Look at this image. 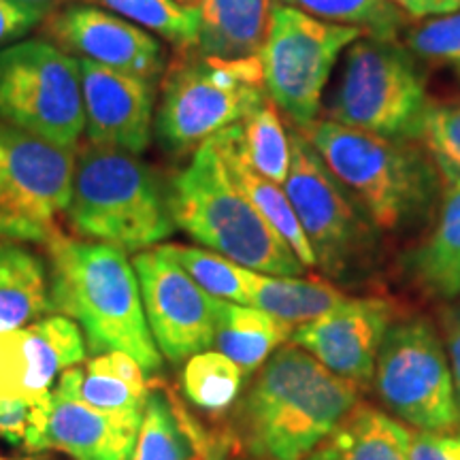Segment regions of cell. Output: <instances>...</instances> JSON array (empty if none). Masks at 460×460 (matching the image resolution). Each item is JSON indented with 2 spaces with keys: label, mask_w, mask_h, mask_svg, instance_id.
Here are the masks:
<instances>
[{
  "label": "cell",
  "mask_w": 460,
  "mask_h": 460,
  "mask_svg": "<svg viewBox=\"0 0 460 460\" xmlns=\"http://www.w3.org/2000/svg\"><path fill=\"white\" fill-rule=\"evenodd\" d=\"M84 358V335L66 315L0 332V401H45L56 379Z\"/></svg>",
  "instance_id": "cell-18"
},
{
  "label": "cell",
  "mask_w": 460,
  "mask_h": 460,
  "mask_svg": "<svg viewBox=\"0 0 460 460\" xmlns=\"http://www.w3.org/2000/svg\"><path fill=\"white\" fill-rule=\"evenodd\" d=\"M345 295L322 279L279 278L250 271L247 278V305L275 315L286 324H307L331 312Z\"/></svg>",
  "instance_id": "cell-26"
},
{
  "label": "cell",
  "mask_w": 460,
  "mask_h": 460,
  "mask_svg": "<svg viewBox=\"0 0 460 460\" xmlns=\"http://www.w3.org/2000/svg\"><path fill=\"white\" fill-rule=\"evenodd\" d=\"M39 405L41 401H0V439L24 447L31 429L34 427Z\"/></svg>",
  "instance_id": "cell-37"
},
{
  "label": "cell",
  "mask_w": 460,
  "mask_h": 460,
  "mask_svg": "<svg viewBox=\"0 0 460 460\" xmlns=\"http://www.w3.org/2000/svg\"><path fill=\"white\" fill-rule=\"evenodd\" d=\"M124 17L143 31L158 34L177 49L197 48L199 9L181 7L175 0H85Z\"/></svg>",
  "instance_id": "cell-31"
},
{
  "label": "cell",
  "mask_w": 460,
  "mask_h": 460,
  "mask_svg": "<svg viewBox=\"0 0 460 460\" xmlns=\"http://www.w3.org/2000/svg\"><path fill=\"white\" fill-rule=\"evenodd\" d=\"M410 460H460V427L411 433Z\"/></svg>",
  "instance_id": "cell-36"
},
{
  "label": "cell",
  "mask_w": 460,
  "mask_h": 460,
  "mask_svg": "<svg viewBox=\"0 0 460 460\" xmlns=\"http://www.w3.org/2000/svg\"><path fill=\"white\" fill-rule=\"evenodd\" d=\"M279 4L295 7L329 24L358 28L365 37L382 41H396V37L410 28V15L388 0H279Z\"/></svg>",
  "instance_id": "cell-30"
},
{
  "label": "cell",
  "mask_w": 460,
  "mask_h": 460,
  "mask_svg": "<svg viewBox=\"0 0 460 460\" xmlns=\"http://www.w3.org/2000/svg\"><path fill=\"white\" fill-rule=\"evenodd\" d=\"M0 119L77 149L85 128L77 58L45 39L0 49Z\"/></svg>",
  "instance_id": "cell-8"
},
{
  "label": "cell",
  "mask_w": 460,
  "mask_h": 460,
  "mask_svg": "<svg viewBox=\"0 0 460 460\" xmlns=\"http://www.w3.org/2000/svg\"><path fill=\"white\" fill-rule=\"evenodd\" d=\"M273 7V0H200L197 49L222 60L258 56Z\"/></svg>",
  "instance_id": "cell-20"
},
{
  "label": "cell",
  "mask_w": 460,
  "mask_h": 460,
  "mask_svg": "<svg viewBox=\"0 0 460 460\" xmlns=\"http://www.w3.org/2000/svg\"><path fill=\"white\" fill-rule=\"evenodd\" d=\"M51 314L71 318L84 331L90 354L124 352L147 377L163 369L135 267L119 247L68 237L58 230L48 243Z\"/></svg>",
  "instance_id": "cell-1"
},
{
  "label": "cell",
  "mask_w": 460,
  "mask_h": 460,
  "mask_svg": "<svg viewBox=\"0 0 460 460\" xmlns=\"http://www.w3.org/2000/svg\"><path fill=\"white\" fill-rule=\"evenodd\" d=\"M264 96L258 56L222 60L197 48L177 49L163 73L154 135L172 154H194L217 132L239 124Z\"/></svg>",
  "instance_id": "cell-6"
},
{
  "label": "cell",
  "mask_w": 460,
  "mask_h": 460,
  "mask_svg": "<svg viewBox=\"0 0 460 460\" xmlns=\"http://www.w3.org/2000/svg\"><path fill=\"white\" fill-rule=\"evenodd\" d=\"M329 119L393 141H420L429 109L427 79L396 41L360 37L343 51Z\"/></svg>",
  "instance_id": "cell-7"
},
{
  "label": "cell",
  "mask_w": 460,
  "mask_h": 460,
  "mask_svg": "<svg viewBox=\"0 0 460 460\" xmlns=\"http://www.w3.org/2000/svg\"><path fill=\"white\" fill-rule=\"evenodd\" d=\"M205 437L164 390H152L132 460H200Z\"/></svg>",
  "instance_id": "cell-27"
},
{
  "label": "cell",
  "mask_w": 460,
  "mask_h": 460,
  "mask_svg": "<svg viewBox=\"0 0 460 460\" xmlns=\"http://www.w3.org/2000/svg\"><path fill=\"white\" fill-rule=\"evenodd\" d=\"M407 269L429 296L452 301L460 295V180H450L437 226L411 252Z\"/></svg>",
  "instance_id": "cell-23"
},
{
  "label": "cell",
  "mask_w": 460,
  "mask_h": 460,
  "mask_svg": "<svg viewBox=\"0 0 460 460\" xmlns=\"http://www.w3.org/2000/svg\"><path fill=\"white\" fill-rule=\"evenodd\" d=\"M358 393L296 343L281 345L234 410V435L256 460H303L358 405Z\"/></svg>",
  "instance_id": "cell-2"
},
{
  "label": "cell",
  "mask_w": 460,
  "mask_h": 460,
  "mask_svg": "<svg viewBox=\"0 0 460 460\" xmlns=\"http://www.w3.org/2000/svg\"><path fill=\"white\" fill-rule=\"evenodd\" d=\"M284 190L312 245L315 267L337 281L358 278L376 254V226L296 128L290 132Z\"/></svg>",
  "instance_id": "cell-9"
},
{
  "label": "cell",
  "mask_w": 460,
  "mask_h": 460,
  "mask_svg": "<svg viewBox=\"0 0 460 460\" xmlns=\"http://www.w3.org/2000/svg\"><path fill=\"white\" fill-rule=\"evenodd\" d=\"M49 13L45 0H0V49L24 41Z\"/></svg>",
  "instance_id": "cell-35"
},
{
  "label": "cell",
  "mask_w": 460,
  "mask_h": 460,
  "mask_svg": "<svg viewBox=\"0 0 460 460\" xmlns=\"http://www.w3.org/2000/svg\"><path fill=\"white\" fill-rule=\"evenodd\" d=\"M209 141L214 143L217 156H220L224 169H226L234 186L256 207V211L267 220L269 226L286 241L288 247L303 262V267L315 269V256L312 252V245H309L307 237H305V230L301 222H298L295 209H292V203L288 199L284 186L267 180V177L261 175L252 166L243 152V146H241L237 124L217 132Z\"/></svg>",
  "instance_id": "cell-19"
},
{
  "label": "cell",
  "mask_w": 460,
  "mask_h": 460,
  "mask_svg": "<svg viewBox=\"0 0 460 460\" xmlns=\"http://www.w3.org/2000/svg\"><path fill=\"white\" fill-rule=\"evenodd\" d=\"M245 373L237 362L217 349L190 356L181 371V390L186 399L207 413H224L239 401Z\"/></svg>",
  "instance_id": "cell-29"
},
{
  "label": "cell",
  "mask_w": 460,
  "mask_h": 460,
  "mask_svg": "<svg viewBox=\"0 0 460 460\" xmlns=\"http://www.w3.org/2000/svg\"><path fill=\"white\" fill-rule=\"evenodd\" d=\"M384 405L418 430L460 427V410L446 345L424 318L393 324L379 348L376 376Z\"/></svg>",
  "instance_id": "cell-12"
},
{
  "label": "cell",
  "mask_w": 460,
  "mask_h": 460,
  "mask_svg": "<svg viewBox=\"0 0 460 460\" xmlns=\"http://www.w3.org/2000/svg\"><path fill=\"white\" fill-rule=\"evenodd\" d=\"M77 58V56H75ZM82 73L85 143L143 154L152 143L156 84L77 58Z\"/></svg>",
  "instance_id": "cell-17"
},
{
  "label": "cell",
  "mask_w": 460,
  "mask_h": 460,
  "mask_svg": "<svg viewBox=\"0 0 460 460\" xmlns=\"http://www.w3.org/2000/svg\"><path fill=\"white\" fill-rule=\"evenodd\" d=\"M79 367L58 377L41 401L26 439L28 452H65L75 460H132L141 422L105 413L79 396Z\"/></svg>",
  "instance_id": "cell-14"
},
{
  "label": "cell",
  "mask_w": 460,
  "mask_h": 460,
  "mask_svg": "<svg viewBox=\"0 0 460 460\" xmlns=\"http://www.w3.org/2000/svg\"><path fill=\"white\" fill-rule=\"evenodd\" d=\"M420 141L429 147L447 180H460V96L429 102Z\"/></svg>",
  "instance_id": "cell-33"
},
{
  "label": "cell",
  "mask_w": 460,
  "mask_h": 460,
  "mask_svg": "<svg viewBox=\"0 0 460 460\" xmlns=\"http://www.w3.org/2000/svg\"><path fill=\"white\" fill-rule=\"evenodd\" d=\"M49 34L66 54L156 84L163 77L164 48L154 34L111 11L82 3L51 15Z\"/></svg>",
  "instance_id": "cell-16"
},
{
  "label": "cell",
  "mask_w": 460,
  "mask_h": 460,
  "mask_svg": "<svg viewBox=\"0 0 460 460\" xmlns=\"http://www.w3.org/2000/svg\"><path fill=\"white\" fill-rule=\"evenodd\" d=\"M169 205L175 226L207 250L258 273L279 278L305 273L295 252L230 180L211 141H205L171 181Z\"/></svg>",
  "instance_id": "cell-5"
},
{
  "label": "cell",
  "mask_w": 460,
  "mask_h": 460,
  "mask_svg": "<svg viewBox=\"0 0 460 460\" xmlns=\"http://www.w3.org/2000/svg\"><path fill=\"white\" fill-rule=\"evenodd\" d=\"M237 128L252 166L267 180L284 186L290 171V135L269 94L245 113Z\"/></svg>",
  "instance_id": "cell-28"
},
{
  "label": "cell",
  "mask_w": 460,
  "mask_h": 460,
  "mask_svg": "<svg viewBox=\"0 0 460 460\" xmlns=\"http://www.w3.org/2000/svg\"><path fill=\"white\" fill-rule=\"evenodd\" d=\"M396 9L413 20H433L460 11V0H388Z\"/></svg>",
  "instance_id": "cell-39"
},
{
  "label": "cell",
  "mask_w": 460,
  "mask_h": 460,
  "mask_svg": "<svg viewBox=\"0 0 460 460\" xmlns=\"http://www.w3.org/2000/svg\"><path fill=\"white\" fill-rule=\"evenodd\" d=\"M207 460H220L217 456H211V454H207Z\"/></svg>",
  "instance_id": "cell-41"
},
{
  "label": "cell",
  "mask_w": 460,
  "mask_h": 460,
  "mask_svg": "<svg viewBox=\"0 0 460 460\" xmlns=\"http://www.w3.org/2000/svg\"><path fill=\"white\" fill-rule=\"evenodd\" d=\"M51 314L48 262L28 243L0 237V332Z\"/></svg>",
  "instance_id": "cell-22"
},
{
  "label": "cell",
  "mask_w": 460,
  "mask_h": 460,
  "mask_svg": "<svg viewBox=\"0 0 460 460\" xmlns=\"http://www.w3.org/2000/svg\"><path fill=\"white\" fill-rule=\"evenodd\" d=\"M65 217L77 237L139 254L175 233L169 188L141 154L85 143L77 149Z\"/></svg>",
  "instance_id": "cell-3"
},
{
  "label": "cell",
  "mask_w": 460,
  "mask_h": 460,
  "mask_svg": "<svg viewBox=\"0 0 460 460\" xmlns=\"http://www.w3.org/2000/svg\"><path fill=\"white\" fill-rule=\"evenodd\" d=\"M292 337V326L250 305L220 301L214 345L245 376L261 369Z\"/></svg>",
  "instance_id": "cell-24"
},
{
  "label": "cell",
  "mask_w": 460,
  "mask_h": 460,
  "mask_svg": "<svg viewBox=\"0 0 460 460\" xmlns=\"http://www.w3.org/2000/svg\"><path fill=\"white\" fill-rule=\"evenodd\" d=\"M77 149L0 119V237L41 245L54 237L71 199Z\"/></svg>",
  "instance_id": "cell-11"
},
{
  "label": "cell",
  "mask_w": 460,
  "mask_h": 460,
  "mask_svg": "<svg viewBox=\"0 0 460 460\" xmlns=\"http://www.w3.org/2000/svg\"><path fill=\"white\" fill-rule=\"evenodd\" d=\"M441 320H444V345L447 352V360H450L454 390H456V402L460 410V307L447 309V312L441 315Z\"/></svg>",
  "instance_id": "cell-38"
},
{
  "label": "cell",
  "mask_w": 460,
  "mask_h": 460,
  "mask_svg": "<svg viewBox=\"0 0 460 460\" xmlns=\"http://www.w3.org/2000/svg\"><path fill=\"white\" fill-rule=\"evenodd\" d=\"M164 252L192 278L197 284L222 301L247 305V278L252 269L241 267L230 258L181 243H164Z\"/></svg>",
  "instance_id": "cell-32"
},
{
  "label": "cell",
  "mask_w": 460,
  "mask_h": 460,
  "mask_svg": "<svg viewBox=\"0 0 460 460\" xmlns=\"http://www.w3.org/2000/svg\"><path fill=\"white\" fill-rule=\"evenodd\" d=\"M393 315L394 307L386 298L345 296L318 320L298 326L292 339L335 376L367 388Z\"/></svg>",
  "instance_id": "cell-15"
},
{
  "label": "cell",
  "mask_w": 460,
  "mask_h": 460,
  "mask_svg": "<svg viewBox=\"0 0 460 460\" xmlns=\"http://www.w3.org/2000/svg\"><path fill=\"white\" fill-rule=\"evenodd\" d=\"M360 37L365 34L358 28L329 24L295 7L275 4L258 60L269 99L296 130L318 119L322 94L339 56Z\"/></svg>",
  "instance_id": "cell-10"
},
{
  "label": "cell",
  "mask_w": 460,
  "mask_h": 460,
  "mask_svg": "<svg viewBox=\"0 0 460 460\" xmlns=\"http://www.w3.org/2000/svg\"><path fill=\"white\" fill-rule=\"evenodd\" d=\"M301 132L376 228L399 233L429 214L437 175L420 149L331 119Z\"/></svg>",
  "instance_id": "cell-4"
},
{
  "label": "cell",
  "mask_w": 460,
  "mask_h": 460,
  "mask_svg": "<svg viewBox=\"0 0 460 460\" xmlns=\"http://www.w3.org/2000/svg\"><path fill=\"white\" fill-rule=\"evenodd\" d=\"M405 48L424 60L460 68V11L407 28Z\"/></svg>",
  "instance_id": "cell-34"
},
{
  "label": "cell",
  "mask_w": 460,
  "mask_h": 460,
  "mask_svg": "<svg viewBox=\"0 0 460 460\" xmlns=\"http://www.w3.org/2000/svg\"><path fill=\"white\" fill-rule=\"evenodd\" d=\"M79 396L96 410L143 422L149 390L139 362L124 352L94 356L79 369Z\"/></svg>",
  "instance_id": "cell-25"
},
{
  "label": "cell",
  "mask_w": 460,
  "mask_h": 460,
  "mask_svg": "<svg viewBox=\"0 0 460 460\" xmlns=\"http://www.w3.org/2000/svg\"><path fill=\"white\" fill-rule=\"evenodd\" d=\"M410 430L371 405H356L303 460H410Z\"/></svg>",
  "instance_id": "cell-21"
},
{
  "label": "cell",
  "mask_w": 460,
  "mask_h": 460,
  "mask_svg": "<svg viewBox=\"0 0 460 460\" xmlns=\"http://www.w3.org/2000/svg\"><path fill=\"white\" fill-rule=\"evenodd\" d=\"M175 3H180L181 7H188V9H199L200 0H175Z\"/></svg>",
  "instance_id": "cell-40"
},
{
  "label": "cell",
  "mask_w": 460,
  "mask_h": 460,
  "mask_svg": "<svg viewBox=\"0 0 460 460\" xmlns=\"http://www.w3.org/2000/svg\"><path fill=\"white\" fill-rule=\"evenodd\" d=\"M132 267L139 278L149 331L163 358L180 365L209 349L222 298L205 292L163 245L135 254Z\"/></svg>",
  "instance_id": "cell-13"
}]
</instances>
